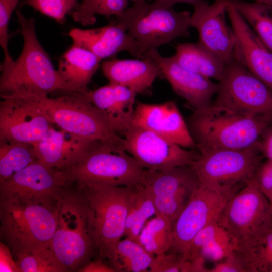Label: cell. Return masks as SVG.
<instances>
[{"label":"cell","instance_id":"6da1fadb","mask_svg":"<svg viewBox=\"0 0 272 272\" xmlns=\"http://www.w3.org/2000/svg\"><path fill=\"white\" fill-rule=\"evenodd\" d=\"M24 44L18 58L1 66L0 96L41 98L56 90L65 91L64 84L41 45L35 20L16 10Z\"/></svg>","mask_w":272,"mask_h":272},{"label":"cell","instance_id":"7a4b0ae2","mask_svg":"<svg viewBox=\"0 0 272 272\" xmlns=\"http://www.w3.org/2000/svg\"><path fill=\"white\" fill-rule=\"evenodd\" d=\"M58 201L50 197L0 199V238L15 259L50 247L56 227Z\"/></svg>","mask_w":272,"mask_h":272},{"label":"cell","instance_id":"3957f363","mask_svg":"<svg viewBox=\"0 0 272 272\" xmlns=\"http://www.w3.org/2000/svg\"><path fill=\"white\" fill-rule=\"evenodd\" d=\"M200 153L240 150L259 142L270 121L250 117L213 103L194 110L186 121Z\"/></svg>","mask_w":272,"mask_h":272},{"label":"cell","instance_id":"277c9868","mask_svg":"<svg viewBox=\"0 0 272 272\" xmlns=\"http://www.w3.org/2000/svg\"><path fill=\"white\" fill-rule=\"evenodd\" d=\"M72 184L58 199L56 227L50 245L67 271H77L95 254L89 210Z\"/></svg>","mask_w":272,"mask_h":272},{"label":"cell","instance_id":"5b68a950","mask_svg":"<svg viewBox=\"0 0 272 272\" xmlns=\"http://www.w3.org/2000/svg\"><path fill=\"white\" fill-rule=\"evenodd\" d=\"M65 171L78 185L132 187L141 183L145 169L126 150L123 138L94 142L84 157Z\"/></svg>","mask_w":272,"mask_h":272},{"label":"cell","instance_id":"8992f818","mask_svg":"<svg viewBox=\"0 0 272 272\" xmlns=\"http://www.w3.org/2000/svg\"><path fill=\"white\" fill-rule=\"evenodd\" d=\"M132 1L133 5L115 16V20L134 40L142 59L150 50L189 35V11L155 8L146 0Z\"/></svg>","mask_w":272,"mask_h":272},{"label":"cell","instance_id":"52a82bcc","mask_svg":"<svg viewBox=\"0 0 272 272\" xmlns=\"http://www.w3.org/2000/svg\"><path fill=\"white\" fill-rule=\"evenodd\" d=\"M74 184L89 210L95 254L107 259L124 236L131 187Z\"/></svg>","mask_w":272,"mask_h":272},{"label":"cell","instance_id":"ba28073f","mask_svg":"<svg viewBox=\"0 0 272 272\" xmlns=\"http://www.w3.org/2000/svg\"><path fill=\"white\" fill-rule=\"evenodd\" d=\"M263 157L259 142L243 149L201 153L192 166L200 185L237 192L252 180Z\"/></svg>","mask_w":272,"mask_h":272},{"label":"cell","instance_id":"9c48e42d","mask_svg":"<svg viewBox=\"0 0 272 272\" xmlns=\"http://www.w3.org/2000/svg\"><path fill=\"white\" fill-rule=\"evenodd\" d=\"M214 104L272 122V89L233 59L226 65Z\"/></svg>","mask_w":272,"mask_h":272},{"label":"cell","instance_id":"30bf717a","mask_svg":"<svg viewBox=\"0 0 272 272\" xmlns=\"http://www.w3.org/2000/svg\"><path fill=\"white\" fill-rule=\"evenodd\" d=\"M69 92L57 97L41 98L53 124L92 141L123 138L113 130L104 114L81 93Z\"/></svg>","mask_w":272,"mask_h":272},{"label":"cell","instance_id":"8fae6325","mask_svg":"<svg viewBox=\"0 0 272 272\" xmlns=\"http://www.w3.org/2000/svg\"><path fill=\"white\" fill-rule=\"evenodd\" d=\"M236 193L199 185L173 224L172 243L167 252L186 260L193 238L206 226L218 221L226 202Z\"/></svg>","mask_w":272,"mask_h":272},{"label":"cell","instance_id":"7c38bea8","mask_svg":"<svg viewBox=\"0 0 272 272\" xmlns=\"http://www.w3.org/2000/svg\"><path fill=\"white\" fill-rule=\"evenodd\" d=\"M217 222L238 242L272 223V205L251 180L227 201Z\"/></svg>","mask_w":272,"mask_h":272},{"label":"cell","instance_id":"4fadbf2b","mask_svg":"<svg viewBox=\"0 0 272 272\" xmlns=\"http://www.w3.org/2000/svg\"><path fill=\"white\" fill-rule=\"evenodd\" d=\"M124 138L126 150L145 169L162 171L191 165L200 156L199 151L139 126L132 125Z\"/></svg>","mask_w":272,"mask_h":272},{"label":"cell","instance_id":"5bb4252c","mask_svg":"<svg viewBox=\"0 0 272 272\" xmlns=\"http://www.w3.org/2000/svg\"><path fill=\"white\" fill-rule=\"evenodd\" d=\"M141 183L151 193L157 211L172 223L199 186L191 165L157 171L145 169Z\"/></svg>","mask_w":272,"mask_h":272},{"label":"cell","instance_id":"9a60e30c","mask_svg":"<svg viewBox=\"0 0 272 272\" xmlns=\"http://www.w3.org/2000/svg\"><path fill=\"white\" fill-rule=\"evenodd\" d=\"M41 98L16 97L0 102V142L33 144L53 125Z\"/></svg>","mask_w":272,"mask_h":272},{"label":"cell","instance_id":"2e32d148","mask_svg":"<svg viewBox=\"0 0 272 272\" xmlns=\"http://www.w3.org/2000/svg\"><path fill=\"white\" fill-rule=\"evenodd\" d=\"M72 183L66 171L49 167L37 160L0 183V199H59Z\"/></svg>","mask_w":272,"mask_h":272},{"label":"cell","instance_id":"e0dca14e","mask_svg":"<svg viewBox=\"0 0 272 272\" xmlns=\"http://www.w3.org/2000/svg\"><path fill=\"white\" fill-rule=\"evenodd\" d=\"M228 0H215L194 7L191 26L197 30L199 42L219 57L226 64L233 59L236 38L228 25L225 12Z\"/></svg>","mask_w":272,"mask_h":272},{"label":"cell","instance_id":"ac0fdd59","mask_svg":"<svg viewBox=\"0 0 272 272\" xmlns=\"http://www.w3.org/2000/svg\"><path fill=\"white\" fill-rule=\"evenodd\" d=\"M226 13L236 38L233 59L272 89V52L229 3Z\"/></svg>","mask_w":272,"mask_h":272},{"label":"cell","instance_id":"d6986e66","mask_svg":"<svg viewBox=\"0 0 272 272\" xmlns=\"http://www.w3.org/2000/svg\"><path fill=\"white\" fill-rule=\"evenodd\" d=\"M147 56L156 62L175 92L184 98L194 110L212 103V98L219 90V83L183 67L172 56H162L157 49L148 52L145 58Z\"/></svg>","mask_w":272,"mask_h":272},{"label":"cell","instance_id":"ffe728a7","mask_svg":"<svg viewBox=\"0 0 272 272\" xmlns=\"http://www.w3.org/2000/svg\"><path fill=\"white\" fill-rule=\"evenodd\" d=\"M132 125L152 130L184 148H196L186 121L172 101L160 104L138 102Z\"/></svg>","mask_w":272,"mask_h":272},{"label":"cell","instance_id":"44dd1931","mask_svg":"<svg viewBox=\"0 0 272 272\" xmlns=\"http://www.w3.org/2000/svg\"><path fill=\"white\" fill-rule=\"evenodd\" d=\"M54 125L33 145L39 161L49 167L66 170L79 162L97 141L83 139Z\"/></svg>","mask_w":272,"mask_h":272},{"label":"cell","instance_id":"7402d4cb","mask_svg":"<svg viewBox=\"0 0 272 272\" xmlns=\"http://www.w3.org/2000/svg\"><path fill=\"white\" fill-rule=\"evenodd\" d=\"M80 93L104 114L113 130L124 138L133 124L138 94L111 83Z\"/></svg>","mask_w":272,"mask_h":272},{"label":"cell","instance_id":"603a6c76","mask_svg":"<svg viewBox=\"0 0 272 272\" xmlns=\"http://www.w3.org/2000/svg\"><path fill=\"white\" fill-rule=\"evenodd\" d=\"M68 35L74 44L90 51L102 60L121 51L142 59L135 41L116 20L96 28H73Z\"/></svg>","mask_w":272,"mask_h":272},{"label":"cell","instance_id":"cb8c5ba5","mask_svg":"<svg viewBox=\"0 0 272 272\" xmlns=\"http://www.w3.org/2000/svg\"><path fill=\"white\" fill-rule=\"evenodd\" d=\"M101 67L109 83L126 87L137 94L150 88L161 74L156 62L148 56L141 60H106L102 63Z\"/></svg>","mask_w":272,"mask_h":272},{"label":"cell","instance_id":"d4e9b609","mask_svg":"<svg viewBox=\"0 0 272 272\" xmlns=\"http://www.w3.org/2000/svg\"><path fill=\"white\" fill-rule=\"evenodd\" d=\"M102 59L90 51L73 44L61 56L58 72L65 91L84 92Z\"/></svg>","mask_w":272,"mask_h":272},{"label":"cell","instance_id":"484cf974","mask_svg":"<svg viewBox=\"0 0 272 272\" xmlns=\"http://www.w3.org/2000/svg\"><path fill=\"white\" fill-rule=\"evenodd\" d=\"M238 241L217 221L202 229L192 240L187 259L201 257L206 261L218 262L232 254Z\"/></svg>","mask_w":272,"mask_h":272},{"label":"cell","instance_id":"4316f807","mask_svg":"<svg viewBox=\"0 0 272 272\" xmlns=\"http://www.w3.org/2000/svg\"><path fill=\"white\" fill-rule=\"evenodd\" d=\"M234 253L244 272H272V223L239 241Z\"/></svg>","mask_w":272,"mask_h":272},{"label":"cell","instance_id":"83f0119b","mask_svg":"<svg viewBox=\"0 0 272 272\" xmlns=\"http://www.w3.org/2000/svg\"><path fill=\"white\" fill-rule=\"evenodd\" d=\"M173 58L182 66L210 79L220 82L226 64L199 41L178 44Z\"/></svg>","mask_w":272,"mask_h":272},{"label":"cell","instance_id":"f1b7e54d","mask_svg":"<svg viewBox=\"0 0 272 272\" xmlns=\"http://www.w3.org/2000/svg\"><path fill=\"white\" fill-rule=\"evenodd\" d=\"M155 256L125 237L115 244L107 260L115 272H147Z\"/></svg>","mask_w":272,"mask_h":272},{"label":"cell","instance_id":"f546056e","mask_svg":"<svg viewBox=\"0 0 272 272\" xmlns=\"http://www.w3.org/2000/svg\"><path fill=\"white\" fill-rule=\"evenodd\" d=\"M157 214L148 190L142 183L131 187L124 236L137 241L147 222Z\"/></svg>","mask_w":272,"mask_h":272},{"label":"cell","instance_id":"4dcf8cb0","mask_svg":"<svg viewBox=\"0 0 272 272\" xmlns=\"http://www.w3.org/2000/svg\"><path fill=\"white\" fill-rule=\"evenodd\" d=\"M272 52V6L243 0H228Z\"/></svg>","mask_w":272,"mask_h":272},{"label":"cell","instance_id":"1f68e13d","mask_svg":"<svg viewBox=\"0 0 272 272\" xmlns=\"http://www.w3.org/2000/svg\"><path fill=\"white\" fill-rule=\"evenodd\" d=\"M38 160L33 144L0 142V183Z\"/></svg>","mask_w":272,"mask_h":272},{"label":"cell","instance_id":"d6a6232c","mask_svg":"<svg viewBox=\"0 0 272 272\" xmlns=\"http://www.w3.org/2000/svg\"><path fill=\"white\" fill-rule=\"evenodd\" d=\"M172 238V223L164 216L157 214L147 222L137 242L148 252L157 255L169 250Z\"/></svg>","mask_w":272,"mask_h":272},{"label":"cell","instance_id":"836d02e7","mask_svg":"<svg viewBox=\"0 0 272 272\" xmlns=\"http://www.w3.org/2000/svg\"><path fill=\"white\" fill-rule=\"evenodd\" d=\"M128 5V0H81L69 14L76 22L87 26L95 23L96 15L116 16L125 11Z\"/></svg>","mask_w":272,"mask_h":272},{"label":"cell","instance_id":"e575fe53","mask_svg":"<svg viewBox=\"0 0 272 272\" xmlns=\"http://www.w3.org/2000/svg\"><path fill=\"white\" fill-rule=\"evenodd\" d=\"M15 260L19 272L67 271L50 247L22 255Z\"/></svg>","mask_w":272,"mask_h":272},{"label":"cell","instance_id":"d590c367","mask_svg":"<svg viewBox=\"0 0 272 272\" xmlns=\"http://www.w3.org/2000/svg\"><path fill=\"white\" fill-rule=\"evenodd\" d=\"M78 4V0H23L20 6H29L56 22L63 24L66 20V15Z\"/></svg>","mask_w":272,"mask_h":272},{"label":"cell","instance_id":"8d00e7d4","mask_svg":"<svg viewBox=\"0 0 272 272\" xmlns=\"http://www.w3.org/2000/svg\"><path fill=\"white\" fill-rule=\"evenodd\" d=\"M20 0H0V45L4 54L3 62L13 60L8 48L10 35L8 33V26L13 12L16 9Z\"/></svg>","mask_w":272,"mask_h":272},{"label":"cell","instance_id":"74e56055","mask_svg":"<svg viewBox=\"0 0 272 272\" xmlns=\"http://www.w3.org/2000/svg\"><path fill=\"white\" fill-rule=\"evenodd\" d=\"M185 261L179 254L166 252L155 256L149 271L183 272Z\"/></svg>","mask_w":272,"mask_h":272},{"label":"cell","instance_id":"f35d334b","mask_svg":"<svg viewBox=\"0 0 272 272\" xmlns=\"http://www.w3.org/2000/svg\"><path fill=\"white\" fill-rule=\"evenodd\" d=\"M265 196L272 192V160L263 162L252 179Z\"/></svg>","mask_w":272,"mask_h":272},{"label":"cell","instance_id":"ab89813d","mask_svg":"<svg viewBox=\"0 0 272 272\" xmlns=\"http://www.w3.org/2000/svg\"><path fill=\"white\" fill-rule=\"evenodd\" d=\"M0 271L19 272L16 260L9 247L0 242Z\"/></svg>","mask_w":272,"mask_h":272},{"label":"cell","instance_id":"60d3db41","mask_svg":"<svg viewBox=\"0 0 272 272\" xmlns=\"http://www.w3.org/2000/svg\"><path fill=\"white\" fill-rule=\"evenodd\" d=\"M209 272H244L234 252L223 260L215 263Z\"/></svg>","mask_w":272,"mask_h":272},{"label":"cell","instance_id":"b9f144b4","mask_svg":"<svg viewBox=\"0 0 272 272\" xmlns=\"http://www.w3.org/2000/svg\"><path fill=\"white\" fill-rule=\"evenodd\" d=\"M77 271L79 272H115L113 267L108 262L104 261V259L98 258L93 260H90Z\"/></svg>","mask_w":272,"mask_h":272},{"label":"cell","instance_id":"7bdbcfd3","mask_svg":"<svg viewBox=\"0 0 272 272\" xmlns=\"http://www.w3.org/2000/svg\"><path fill=\"white\" fill-rule=\"evenodd\" d=\"M260 150L264 157L272 160V127L270 126L264 132L260 140Z\"/></svg>","mask_w":272,"mask_h":272},{"label":"cell","instance_id":"ee69618b","mask_svg":"<svg viewBox=\"0 0 272 272\" xmlns=\"http://www.w3.org/2000/svg\"><path fill=\"white\" fill-rule=\"evenodd\" d=\"M151 5L155 8H171L177 3H187L193 7L206 2L205 0H153Z\"/></svg>","mask_w":272,"mask_h":272},{"label":"cell","instance_id":"f6af8a7d","mask_svg":"<svg viewBox=\"0 0 272 272\" xmlns=\"http://www.w3.org/2000/svg\"><path fill=\"white\" fill-rule=\"evenodd\" d=\"M255 1L272 6V0H255Z\"/></svg>","mask_w":272,"mask_h":272},{"label":"cell","instance_id":"bcb514c9","mask_svg":"<svg viewBox=\"0 0 272 272\" xmlns=\"http://www.w3.org/2000/svg\"><path fill=\"white\" fill-rule=\"evenodd\" d=\"M266 196L267 197L271 205H272V192L267 194L266 195Z\"/></svg>","mask_w":272,"mask_h":272},{"label":"cell","instance_id":"7dc6e473","mask_svg":"<svg viewBox=\"0 0 272 272\" xmlns=\"http://www.w3.org/2000/svg\"><path fill=\"white\" fill-rule=\"evenodd\" d=\"M146 1H148V0H146Z\"/></svg>","mask_w":272,"mask_h":272}]
</instances>
